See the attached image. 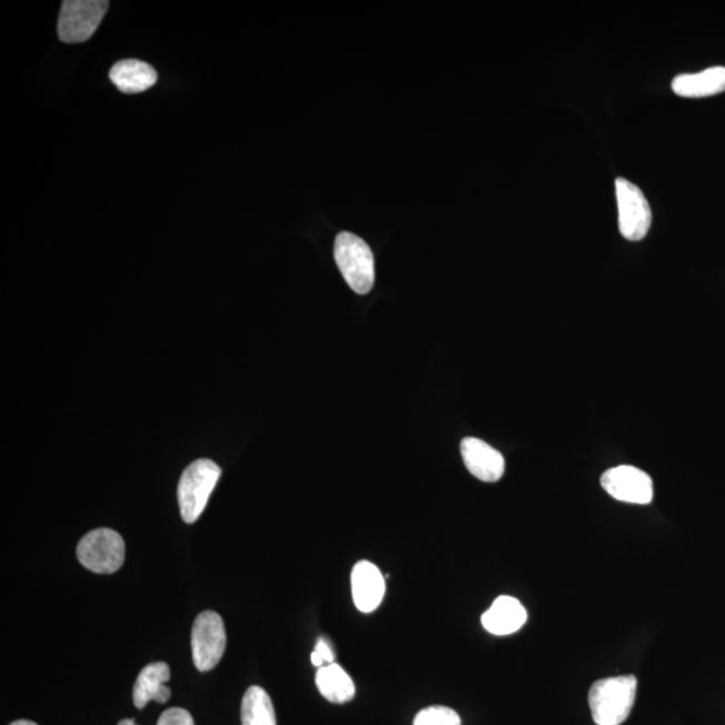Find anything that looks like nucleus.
Listing matches in <instances>:
<instances>
[{
  "label": "nucleus",
  "instance_id": "obj_21",
  "mask_svg": "<svg viewBox=\"0 0 725 725\" xmlns=\"http://www.w3.org/2000/svg\"><path fill=\"white\" fill-rule=\"evenodd\" d=\"M10 725H37V724L32 723L30 721H18V722L11 723Z\"/></svg>",
  "mask_w": 725,
  "mask_h": 725
},
{
  "label": "nucleus",
  "instance_id": "obj_15",
  "mask_svg": "<svg viewBox=\"0 0 725 725\" xmlns=\"http://www.w3.org/2000/svg\"><path fill=\"white\" fill-rule=\"evenodd\" d=\"M316 685L322 697L334 704L351 702L356 692L351 676L335 663L324 665L317 671Z\"/></svg>",
  "mask_w": 725,
  "mask_h": 725
},
{
  "label": "nucleus",
  "instance_id": "obj_3",
  "mask_svg": "<svg viewBox=\"0 0 725 725\" xmlns=\"http://www.w3.org/2000/svg\"><path fill=\"white\" fill-rule=\"evenodd\" d=\"M335 260L354 292H370L375 282V262L370 246L351 232H340L335 241Z\"/></svg>",
  "mask_w": 725,
  "mask_h": 725
},
{
  "label": "nucleus",
  "instance_id": "obj_12",
  "mask_svg": "<svg viewBox=\"0 0 725 725\" xmlns=\"http://www.w3.org/2000/svg\"><path fill=\"white\" fill-rule=\"evenodd\" d=\"M170 666L166 663H153L147 665L140 672L133 685V704L139 709L146 707L150 702L165 704L170 701L171 689L166 683L170 682Z\"/></svg>",
  "mask_w": 725,
  "mask_h": 725
},
{
  "label": "nucleus",
  "instance_id": "obj_13",
  "mask_svg": "<svg viewBox=\"0 0 725 725\" xmlns=\"http://www.w3.org/2000/svg\"><path fill=\"white\" fill-rule=\"evenodd\" d=\"M109 79L121 93L146 92L158 82V73L150 63L140 60H121L109 71Z\"/></svg>",
  "mask_w": 725,
  "mask_h": 725
},
{
  "label": "nucleus",
  "instance_id": "obj_14",
  "mask_svg": "<svg viewBox=\"0 0 725 725\" xmlns=\"http://www.w3.org/2000/svg\"><path fill=\"white\" fill-rule=\"evenodd\" d=\"M673 92L688 99L715 96L725 90V68L715 67L696 75H679L672 82Z\"/></svg>",
  "mask_w": 725,
  "mask_h": 725
},
{
  "label": "nucleus",
  "instance_id": "obj_20",
  "mask_svg": "<svg viewBox=\"0 0 725 725\" xmlns=\"http://www.w3.org/2000/svg\"><path fill=\"white\" fill-rule=\"evenodd\" d=\"M310 662H312V664L317 666V668H321V666L326 665V663L322 662V658L320 657L319 653L315 650L312 653V656H310Z\"/></svg>",
  "mask_w": 725,
  "mask_h": 725
},
{
  "label": "nucleus",
  "instance_id": "obj_16",
  "mask_svg": "<svg viewBox=\"0 0 725 725\" xmlns=\"http://www.w3.org/2000/svg\"><path fill=\"white\" fill-rule=\"evenodd\" d=\"M242 725H277L274 703L268 692L261 686L252 685L242 698Z\"/></svg>",
  "mask_w": 725,
  "mask_h": 725
},
{
  "label": "nucleus",
  "instance_id": "obj_11",
  "mask_svg": "<svg viewBox=\"0 0 725 725\" xmlns=\"http://www.w3.org/2000/svg\"><path fill=\"white\" fill-rule=\"evenodd\" d=\"M528 614L519 600L508 595H501L483 614L481 623L485 630L495 636H509L519 632L526 625Z\"/></svg>",
  "mask_w": 725,
  "mask_h": 725
},
{
  "label": "nucleus",
  "instance_id": "obj_4",
  "mask_svg": "<svg viewBox=\"0 0 725 725\" xmlns=\"http://www.w3.org/2000/svg\"><path fill=\"white\" fill-rule=\"evenodd\" d=\"M77 559L96 574H113L125 565V539L113 529L90 530L77 547Z\"/></svg>",
  "mask_w": 725,
  "mask_h": 725
},
{
  "label": "nucleus",
  "instance_id": "obj_22",
  "mask_svg": "<svg viewBox=\"0 0 725 725\" xmlns=\"http://www.w3.org/2000/svg\"><path fill=\"white\" fill-rule=\"evenodd\" d=\"M119 725H138L136 724L132 718H125V721H121Z\"/></svg>",
  "mask_w": 725,
  "mask_h": 725
},
{
  "label": "nucleus",
  "instance_id": "obj_5",
  "mask_svg": "<svg viewBox=\"0 0 725 725\" xmlns=\"http://www.w3.org/2000/svg\"><path fill=\"white\" fill-rule=\"evenodd\" d=\"M109 9L102 0H67L58 18V37L64 43H81L92 38Z\"/></svg>",
  "mask_w": 725,
  "mask_h": 725
},
{
  "label": "nucleus",
  "instance_id": "obj_6",
  "mask_svg": "<svg viewBox=\"0 0 725 725\" xmlns=\"http://www.w3.org/2000/svg\"><path fill=\"white\" fill-rule=\"evenodd\" d=\"M193 665L199 672H209L221 662L226 649V630L221 615L200 613L191 633Z\"/></svg>",
  "mask_w": 725,
  "mask_h": 725
},
{
  "label": "nucleus",
  "instance_id": "obj_2",
  "mask_svg": "<svg viewBox=\"0 0 725 725\" xmlns=\"http://www.w3.org/2000/svg\"><path fill=\"white\" fill-rule=\"evenodd\" d=\"M222 470L211 459H197L183 471L178 485V501L181 519L196 523L203 514Z\"/></svg>",
  "mask_w": 725,
  "mask_h": 725
},
{
  "label": "nucleus",
  "instance_id": "obj_1",
  "mask_svg": "<svg viewBox=\"0 0 725 725\" xmlns=\"http://www.w3.org/2000/svg\"><path fill=\"white\" fill-rule=\"evenodd\" d=\"M637 678L617 676L602 678L592 685L588 704L597 725H620L629 717L636 703Z\"/></svg>",
  "mask_w": 725,
  "mask_h": 725
},
{
  "label": "nucleus",
  "instance_id": "obj_9",
  "mask_svg": "<svg viewBox=\"0 0 725 725\" xmlns=\"http://www.w3.org/2000/svg\"><path fill=\"white\" fill-rule=\"evenodd\" d=\"M355 606L361 613H373L380 606L386 594V579L371 562L356 563L351 574Z\"/></svg>",
  "mask_w": 725,
  "mask_h": 725
},
{
  "label": "nucleus",
  "instance_id": "obj_8",
  "mask_svg": "<svg viewBox=\"0 0 725 725\" xmlns=\"http://www.w3.org/2000/svg\"><path fill=\"white\" fill-rule=\"evenodd\" d=\"M600 484L607 494L618 501L646 505L650 504L655 496L650 476L629 465L608 469L602 476Z\"/></svg>",
  "mask_w": 725,
  "mask_h": 725
},
{
  "label": "nucleus",
  "instance_id": "obj_17",
  "mask_svg": "<svg viewBox=\"0 0 725 725\" xmlns=\"http://www.w3.org/2000/svg\"><path fill=\"white\" fill-rule=\"evenodd\" d=\"M413 725H461V717L451 708L434 705L419 711Z\"/></svg>",
  "mask_w": 725,
  "mask_h": 725
},
{
  "label": "nucleus",
  "instance_id": "obj_18",
  "mask_svg": "<svg viewBox=\"0 0 725 725\" xmlns=\"http://www.w3.org/2000/svg\"><path fill=\"white\" fill-rule=\"evenodd\" d=\"M157 725H196L189 711L170 708L163 712Z\"/></svg>",
  "mask_w": 725,
  "mask_h": 725
},
{
  "label": "nucleus",
  "instance_id": "obj_19",
  "mask_svg": "<svg viewBox=\"0 0 725 725\" xmlns=\"http://www.w3.org/2000/svg\"><path fill=\"white\" fill-rule=\"evenodd\" d=\"M315 652L319 653L322 662L326 663V665L334 663L335 656L332 647L328 645L326 639L320 638L317 640Z\"/></svg>",
  "mask_w": 725,
  "mask_h": 725
},
{
  "label": "nucleus",
  "instance_id": "obj_10",
  "mask_svg": "<svg viewBox=\"0 0 725 725\" xmlns=\"http://www.w3.org/2000/svg\"><path fill=\"white\" fill-rule=\"evenodd\" d=\"M461 455L466 469L478 480L496 483L504 476L505 461L501 453L481 439L474 437L463 439Z\"/></svg>",
  "mask_w": 725,
  "mask_h": 725
},
{
  "label": "nucleus",
  "instance_id": "obj_7",
  "mask_svg": "<svg viewBox=\"0 0 725 725\" xmlns=\"http://www.w3.org/2000/svg\"><path fill=\"white\" fill-rule=\"evenodd\" d=\"M619 231L629 241H640L652 226V210L644 192L624 178L615 180Z\"/></svg>",
  "mask_w": 725,
  "mask_h": 725
}]
</instances>
